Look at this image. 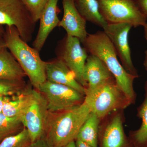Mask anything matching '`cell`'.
I'll return each mask as SVG.
<instances>
[{
	"label": "cell",
	"instance_id": "cell-1",
	"mask_svg": "<svg viewBox=\"0 0 147 147\" xmlns=\"http://www.w3.org/2000/svg\"><path fill=\"white\" fill-rule=\"evenodd\" d=\"M82 44L90 55L96 56L104 63L120 88L134 102L136 94L133 83L138 77L129 73L120 63L113 44L103 31L88 34Z\"/></svg>",
	"mask_w": 147,
	"mask_h": 147
},
{
	"label": "cell",
	"instance_id": "cell-2",
	"mask_svg": "<svg viewBox=\"0 0 147 147\" xmlns=\"http://www.w3.org/2000/svg\"><path fill=\"white\" fill-rule=\"evenodd\" d=\"M91 111L84 101L61 112L49 113L45 138L51 147H63L77 139Z\"/></svg>",
	"mask_w": 147,
	"mask_h": 147
},
{
	"label": "cell",
	"instance_id": "cell-3",
	"mask_svg": "<svg viewBox=\"0 0 147 147\" xmlns=\"http://www.w3.org/2000/svg\"><path fill=\"white\" fill-rule=\"evenodd\" d=\"M3 41L28 77L31 84L38 90L47 81L46 62L40 58L39 52L22 39L15 27L7 26Z\"/></svg>",
	"mask_w": 147,
	"mask_h": 147
},
{
	"label": "cell",
	"instance_id": "cell-4",
	"mask_svg": "<svg viewBox=\"0 0 147 147\" xmlns=\"http://www.w3.org/2000/svg\"><path fill=\"white\" fill-rule=\"evenodd\" d=\"M84 101L91 113L100 119L113 111L126 108L132 103L115 80L92 91L85 92Z\"/></svg>",
	"mask_w": 147,
	"mask_h": 147
},
{
	"label": "cell",
	"instance_id": "cell-5",
	"mask_svg": "<svg viewBox=\"0 0 147 147\" xmlns=\"http://www.w3.org/2000/svg\"><path fill=\"white\" fill-rule=\"evenodd\" d=\"M97 1L100 14L108 24L127 23L137 28L147 23L134 0Z\"/></svg>",
	"mask_w": 147,
	"mask_h": 147
},
{
	"label": "cell",
	"instance_id": "cell-6",
	"mask_svg": "<svg viewBox=\"0 0 147 147\" xmlns=\"http://www.w3.org/2000/svg\"><path fill=\"white\" fill-rule=\"evenodd\" d=\"M36 23L20 0H0V26L15 27L22 39L31 41Z\"/></svg>",
	"mask_w": 147,
	"mask_h": 147
},
{
	"label": "cell",
	"instance_id": "cell-7",
	"mask_svg": "<svg viewBox=\"0 0 147 147\" xmlns=\"http://www.w3.org/2000/svg\"><path fill=\"white\" fill-rule=\"evenodd\" d=\"M45 98L50 113L61 112L80 105L85 95L73 88L46 81L38 90Z\"/></svg>",
	"mask_w": 147,
	"mask_h": 147
},
{
	"label": "cell",
	"instance_id": "cell-8",
	"mask_svg": "<svg viewBox=\"0 0 147 147\" xmlns=\"http://www.w3.org/2000/svg\"><path fill=\"white\" fill-rule=\"evenodd\" d=\"M49 113L45 98L35 89L33 100L20 118L31 143L45 137Z\"/></svg>",
	"mask_w": 147,
	"mask_h": 147
},
{
	"label": "cell",
	"instance_id": "cell-9",
	"mask_svg": "<svg viewBox=\"0 0 147 147\" xmlns=\"http://www.w3.org/2000/svg\"><path fill=\"white\" fill-rule=\"evenodd\" d=\"M81 43L77 38L66 35L58 46L57 57L63 61L74 74L78 82L86 89L87 85L84 78V71L88 55Z\"/></svg>",
	"mask_w": 147,
	"mask_h": 147
},
{
	"label": "cell",
	"instance_id": "cell-10",
	"mask_svg": "<svg viewBox=\"0 0 147 147\" xmlns=\"http://www.w3.org/2000/svg\"><path fill=\"white\" fill-rule=\"evenodd\" d=\"M131 28L130 24L121 23L108 24L102 29L113 44L124 68L129 73L138 77L132 62L129 44V34Z\"/></svg>",
	"mask_w": 147,
	"mask_h": 147
},
{
	"label": "cell",
	"instance_id": "cell-11",
	"mask_svg": "<svg viewBox=\"0 0 147 147\" xmlns=\"http://www.w3.org/2000/svg\"><path fill=\"white\" fill-rule=\"evenodd\" d=\"M62 2L63 15L58 26L64 29L67 35L77 38L83 43L88 34L86 21L77 10L74 0H62Z\"/></svg>",
	"mask_w": 147,
	"mask_h": 147
},
{
	"label": "cell",
	"instance_id": "cell-12",
	"mask_svg": "<svg viewBox=\"0 0 147 147\" xmlns=\"http://www.w3.org/2000/svg\"><path fill=\"white\" fill-rule=\"evenodd\" d=\"M84 78L87 85L85 92L92 91L103 84L115 80L104 63L96 56L90 54L86 62Z\"/></svg>",
	"mask_w": 147,
	"mask_h": 147
},
{
	"label": "cell",
	"instance_id": "cell-13",
	"mask_svg": "<svg viewBox=\"0 0 147 147\" xmlns=\"http://www.w3.org/2000/svg\"><path fill=\"white\" fill-rule=\"evenodd\" d=\"M59 0H49L39 18L40 25L36 37L33 42V47L38 51L42 50L47 37L60 20L58 16Z\"/></svg>",
	"mask_w": 147,
	"mask_h": 147
},
{
	"label": "cell",
	"instance_id": "cell-14",
	"mask_svg": "<svg viewBox=\"0 0 147 147\" xmlns=\"http://www.w3.org/2000/svg\"><path fill=\"white\" fill-rule=\"evenodd\" d=\"M46 76L48 82L68 86L85 95V88L78 82L73 72L60 58L46 62Z\"/></svg>",
	"mask_w": 147,
	"mask_h": 147
},
{
	"label": "cell",
	"instance_id": "cell-15",
	"mask_svg": "<svg viewBox=\"0 0 147 147\" xmlns=\"http://www.w3.org/2000/svg\"><path fill=\"white\" fill-rule=\"evenodd\" d=\"M100 140L101 147H134L126 139L121 117L119 114L105 127Z\"/></svg>",
	"mask_w": 147,
	"mask_h": 147
},
{
	"label": "cell",
	"instance_id": "cell-16",
	"mask_svg": "<svg viewBox=\"0 0 147 147\" xmlns=\"http://www.w3.org/2000/svg\"><path fill=\"white\" fill-rule=\"evenodd\" d=\"M26 76L18 62L5 45L0 41V79L24 80Z\"/></svg>",
	"mask_w": 147,
	"mask_h": 147
},
{
	"label": "cell",
	"instance_id": "cell-17",
	"mask_svg": "<svg viewBox=\"0 0 147 147\" xmlns=\"http://www.w3.org/2000/svg\"><path fill=\"white\" fill-rule=\"evenodd\" d=\"M35 91V89L27 86L21 93L12 96L5 104L3 114L8 117L20 119L33 100Z\"/></svg>",
	"mask_w": 147,
	"mask_h": 147
},
{
	"label": "cell",
	"instance_id": "cell-18",
	"mask_svg": "<svg viewBox=\"0 0 147 147\" xmlns=\"http://www.w3.org/2000/svg\"><path fill=\"white\" fill-rule=\"evenodd\" d=\"M77 10L86 21L103 28L108 24L99 11L97 0H74Z\"/></svg>",
	"mask_w": 147,
	"mask_h": 147
},
{
	"label": "cell",
	"instance_id": "cell-19",
	"mask_svg": "<svg viewBox=\"0 0 147 147\" xmlns=\"http://www.w3.org/2000/svg\"><path fill=\"white\" fill-rule=\"evenodd\" d=\"M100 119L91 113L79 130L77 139L93 147H98Z\"/></svg>",
	"mask_w": 147,
	"mask_h": 147
},
{
	"label": "cell",
	"instance_id": "cell-20",
	"mask_svg": "<svg viewBox=\"0 0 147 147\" xmlns=\"http://www.w3.org/2000/svg\"><path fill=\"white\" fill-rule=\"evenodd\" d=\"M145 92L144 99L138 110V115L142 123L131 135L130 142L134 147H147V81L145 84Z\"/></svg>",
	"mask_w": 147,
	"mask_h": 147
},
{
	"label": "cell",
	"instance_id": "cell-21",
	"mask_svg": "<svg viewBox=\"0 0 147 147\" xmlns=\"http://www.w3.org/2000/svg\"><path fill=\"white\" fill-rule=\"evenodd\" d=\"M24 128L20 119L8 117L0 113V139L12 135Z\"/></svg>",
	"mask_w": 147,
	"mask_h": 147
},
{
	"label": "cell",
	"instance_id": "cell-22",
	"mask_svg": "<svg viewBox=\"0 0 147 147\" xmlns=\"http://www.w3.org/2000/svg\"><path fill=\"white\" fill-rule=\"evenodd\" d=\"M27 87L24 80L0 79V96L16 95L24 91Z\"/></svg>",
	"mask_w": 147,
	"mask_h": 147
},
{
	"label": "cell",
	"instance_id": "cell-23",
	"mask_svg": "<svg viewBox=\"0 0 147 147\" xmlns=\"http://www.w3.org/2000/svg\"><path fill=\"white\" fill-rule=\"evenodd\" d=\"M31 143L28 132L24 127L16 134L3 139L0 147H28Z\"/></svg>",
	"mask_w": 147,
	"mask_h": 147
},
{
	"label": "cell",
	"instance_id": "cell-24",
	"mask_svg": "<svg viewBox=\"0 0 147 147\" xmlns=\"http://www.w3.org/2000/svg\"><path fill=\"white\" fill-rule=\"evenodd\" d=\"M36 24L49 0H20Z\"/></svg>",
	"mask_w": 147,
	"mask_h": 147
},
{
	"label": "cell",
	"instance_id": "cell-25",
	"mask_svg": "<svg viewBox=\"0 0 147 147\" xmlns=\"http://www.w3.org/2000/svg\"><path fill=\"white\" fill-rule=\"evenodd\" d=\"M28 147H51L47 142L45 137L31 143Z\"/></svg>",
	"mask_w": 147,
	"mask_h": 147
},
{
	"label": "cell",
	"instance_id": "cell-26",
	"mask_svg": "<svg viewBox=\"0 0 147 147\" xmlns=\"http://www.w3.org/2000/svg\"><path fill=\"white\" fill-rule=\"evenodd\" d=\"M138 7L147 18V0H134Z\"/></svg>",
	"mask_w": 147,
	"mask_h": 147
},
{
	"label": "cell",
	"instance_id": "cell-27",
	"mask_svg": "<svg viewBox=\"0 0 147 147\" xmlns=\"http://www.w3.org/2000/svg\"><path fill=\"white\" fill-rule=\"evenodd\" d=\"M11 98V96H0V113H2L5 104Z\"/></svg>",
	"mask_w": 147,
	"mask_h": 147
},
{
	"label": "cell",
	"instance_id": "cell-28",
	"mask_svg": "<svg viewBox=\"0 0 147 147\" xmlns=\"http://www.w3.org/2000/svg\"><path fill=\"white\" fill-rule=\"evenodd\" d=\"M144 36L146 40L147 43V23L145 24L144 26ZM144 65L145 69L147 71V49L145 52V56L144 61Z\"/></svg>",
	"mask_w": 147,
	"mask_h": 147
},
{
	"label": "cell",
	"instance_id": "cell-29",
	"mask_svg": "<svg viewBox=\"0 0 147 147\" xmlns=\"http://www.w3.org/2000/svg\"><path fill=\"white\" fill-rule=\"evenodd\" d=\"M75 144L76 147H93L78 139L75 140Z\"/></svg>",
	"mask_w": 147,
	"mask_h": 147
},
{
	"label": "cell",
	"instance_id": "cell-30",
	"mask_svg": "<svg viewBox=\"0 0 147 147\" xmlns=\"http://www.w3.org/2000/svg\"><path fill=\"white\" fill-rule=\"evenodd\" d=\"M63 147H76V144H75V141H73L69 143L65 146Z\"/></svg>",
	"mask_w": 147,
	"mask_h": 147
},
{
	"label": "cell",
	"instance_id": "cell-31",
	"mask_svg": "<svg viewBox=\"0 0 147 147\" xmlns=\"http://www.w3.org/2000/svg\"><path fill=\"white\" fill-rule=\"evenodd\" d=\"M4 34V31L3 27H2V26H0V41L1 40L3 37Z\"/></svg>",
	"mask_w": 147,
	"mask_h": 147
}]
</instances>
